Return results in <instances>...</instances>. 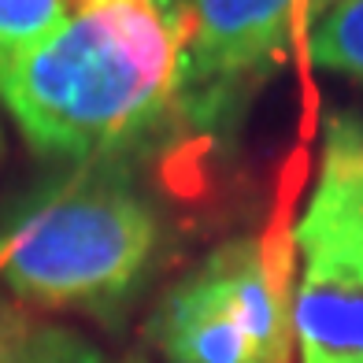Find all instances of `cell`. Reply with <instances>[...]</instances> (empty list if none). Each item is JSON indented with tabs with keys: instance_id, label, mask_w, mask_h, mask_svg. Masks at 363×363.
<instances>
[{
	"instance_id": "1",
	"label": "cell",
	"mask_w": 363,
	"mask_h": 363,
	"mask_svg": "<svg viewBox=\"0 0 363 363\" xmlns=\"http://www.w3.org/2000/svg\"><path fill=\"white\" fill-rule=\"evenodd\" d=\"M182 30L152 0L82 8L0 71V104L45 160H123L178 111Z\"/></svg>"
},
{
	"instance_id": "2",
	"label": "cell",
	"mask_w": 363,
	"mask_h": 363,
	"mask_svg": "<svg viewBox=\"0 0 363 363\" xmlns=\"http://www.w3.org/2000/svg\"><path fill=\"white\" fill-rule=\"evenodd\" d=\"M0 241L23 304L119 323L156 263L160 216L119 160H96L38 193Z\"/></svg>"
},
{
	"instance_id": "3",
	"label": "cell",
	"mask_w": 363,
	"mask_h": 363,
	"mask_svg": "<svg viewBox=\"0 0 363 363\" xmlns=\"http://www.w3.org/2000/svg\"><path fill=\"white\" fill-rule=\"evenodd\" d=\"M293 349L301 363H363V115L330 111L308 208L293 230Z\"/></svg>"
},
{
	"instance_id": "4",
	"label": "cell",
	"mask_w": 363,
	"mask_h": 363,
	"mask_svg": "<svg viewBox=\"0 0 363 363\" xmlns=\"http://www.w3.org/2000/svg\"><path fill=\"white\" fill-rule=\"evenodd\" d=\"M167 363H289V267L259 238H230L174 282L148 323Z\"/></svg>"
},
{
	"instance_id": "5",
	"label": "cell",
	"mask_w": 363,
	"mask_h": 363,
	"mask_svg": "<svg viewBox=\"0 0 363 363\" xmlns=\"http://www.w3.org/2000/svg\"><path fill=\"white\" fill-rule=\"evenodd\" d=\"M304 0H189L182 19L178 111L216 126L245 108L296 45Z\"/></svg>"
},
{
	"instance_id": "6",
	"label": "cell",
	"mask_w": 363,
	"mask_h": 363,
	"mask_svg": "<svg viewBox=\"0 0 363 363\" xmlns=\"http://www.w3.org/2000/svg\"><path fill=\"white\" fill-rule=\"evenodd\" d=\"M0 363H108L78 330L30 315L23 308H0Z\"/></svg>"
},
{
	"instance_id": "7",
	"label": "cell",
	"mask_w": 363,
	"mask_h": 363,
	"mask_svg": "<svg viewBox=\"0 0 363 363\" xmlns=\"http://www.w3.org/2000/svg\"><path fill=\"white\" fill-rule=\"evenodd\" d=\"M315 67L363 86V0H337L311 30Z\"/></svg>"
},
{
	"instance_id": "8",
	"label": "cell",
	"mask_w": 363,
	"mask_h": 363,
	"mask_svg": "<svg viewBox=\"0 0 363 363\" xmlns=\"http://www.w3.org/2000/svg\"><path fill=\"white\" fill-rule=\"evenodd\" d=\"M71 19V0H0V71L34 52Z\"/></svg>"
},
{
	"instance_id": "9",
	"label": "cell",
	"mask_w": 363,
	"mask_h": 363,
	"mask_svg": "<svg viewBox=\"0 0 363 363\" xmlns=\"http://www.w3.org/2000/svg\"><path fill=\"white\" fill-rule=\"evenodd\" d=\"M82 8H96V4H111V0H78ZM152 4L160 8V15L167 23H174L182 30V19H186V0H152Z\"/></svg>"
},
{
	"instance_id": "10",
	"label": "cell",
	"mask_w": 363,
	"mask_h": 363,
	"mask_svg": "<svg viewBox=\"0 0 363 363\" xmlns=\"http://www.w3.org/2000/svg\"><path fill=\"white\" fill-rule=\"evenodd\" d=\"M0 156H4V134H0Z\"/></svg>"
},
{
	"instance_id": "11",
	"label": "cell",
	"mask_w": 363,
	"mask_h": 363,
	"mask_svg": "<svg viewBox=\"0 0 363 363\" xmlns=\"http://www.w3.org/2000/svg\"><path fill=\"white\" fill-rule=\"evenodd\" d=\"M130 363H145V359H130Z\"/></svg>"
},
{
	"instance_id": "12",
	"label": "cell",
	"mask_w": 363,
	"mask_h": 363,
	"mask_svg": "<svg viewBox=\"0 0 363 363\" xmlns=\"http://www.w3.org/2000/svg\"><path fill=\"white\" fill-rule=\"evenodd\" d=\"M0 252H4V241H0Z\"/></svg>"
},
{
	"instance_id": "13",
	"label": "cell",
	"mask_w": 363,
	"mask_h": 363,
	"mask_svg": "<svg viewBox=\"0 0 363 363\" xmlns=\"http://www.w3.org/2000/svg\"><path fill=\"white\" fill-rule=\"evenodd\" d=\"M319 4H326V0H319ZM334 4H337V0H334Z\"/></svg>"
}]
</instances>
